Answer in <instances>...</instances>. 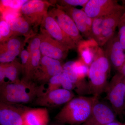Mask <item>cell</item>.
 Masks as SVG:
<instances>
[{"label": "cell", "mask_w": 125, "mask_h": 125, "mask_svg": "<svg viewBox=\"0 0 125 125\" xmlns=\"http://www.w3.org/2000/svg\"><path fill=\"white\" fill-rule=\"evenodd\" d=\"M99 97L79 96L65 104L55 117L60 124L82 125L89 117L94 103Z\"/></svg>", "instance_id": "1"}, {"label": "cell", "mask_w": 125, "mask_h": 125, "mask_svg": "<svg viewBox=\"0 0 125 125\" xmlns=\"http://www.w3.org/2000/svg\"><path fill=\"white\" fill-rule=\"evenodd\" d=\"M38 85L23 78L20 82L0 85V102L23 104L33 102L37 97Z\"/></svg>", "instance_id": "2"}, {"label": "cell", "mask_w": 125, "mask_h": 125, "mask_svg": "<svg viewBox=\"0 0 125 125\" xmlns=\"http://www.w3.org/2000/svg\"><path fill=\"white\" fill-rule=\"evenodd\" d=\"M102 54V51L99 49L89 66L88 75L89 94L98 97L105 92L108 83L107 79L111 68L108 58Z\"/></svg>", "instance_id": "3"}, {"label": "cell", "mask_w": 125, "mask_h": 125, "mask_svg": "<svg viewBox=\"0 0 125 125\" xmlns=\"http://www.w3.org/2000/svg\"><path fill=\"white\" fill-rule=\"evenodd\" d=\"M105 92L117 115L123 113L125 110V76L120 72L116 74L108 83Z\"/></svg>", "instance_id": "4"}, {"label": "cell", "mask_w": 125, "mask_h": 125, "mask_svg": "<svg viewBox=\"0 0 125 125\" xmlns=\"http://www.w3.org/2000/svg\"><path fill=\"white\" fill-rule=\"evenodd\" d=\"M63 65L60 61L42 56L31 80L40 84L46 83L53 76L62 73Z\"/></svg>", "instance_id": "5"}, {"label": "cell", "mask_w": 125, "mask_h": 125, "mask_svg": "<svg viewBox=\"0 0 125 125\" xmlns=\"http://www.w3.org/2000/svg\"><path fill=\"white\" fill-rule=\"evenodd\" d=\"M51 4L41 0H30L23 5L19 10L20 13L31 23L37 27L41 24L43 18L48 13Z\"/></svg>", "instance_id": "6"}, {"label": "cell", "mask_w": 125, "mask_h": 125, "mask_svg": "<svg viewBox=\"0 0 125 125\" xmlns=\"http://www.w3.org/2000/svg\"><path fill=\"white\" fill-rule=\"evenodd\" d=\"M48 14L54 18L63 32L78 46L83 41V37L70 16L57 5L56 7L48 11Z\"/></svg>", "instance_id": "7"}, {"label": "cell", "mask_w": 125, "mask_h": 125, "mask_svg": "<svg viewBox=\"0 0 125 125\" xmlns=\"http://www.w3.org/2000/svg\"><path fill=\"white\" fill-rule=\"evenodd\" d=\"M40 34V50L42 55L61 62L66 58L70 50L68 48L52 38L44 29L41 28Z\"/></svg>", "instance_id": "8"}, {"label": "cell", "mask_w": 125, "mask_h": 125, "mask_svg": "<svg viewBox=\"0 0 125 125\" xmlns=\"http://www.w3.org/2000/svg\"><path fill=\"white\" fill-rule=\"evenodd\" d=\"M29 107L23 104L0 102L1 125H22L24 114Z\"/></svg>", "instance_id": "9"}, {"label": "cell", "mask_w": 125, "mask_h": 125, "mask_svg": "<svg viewBox=\"0 0 125 125\" xmlns=\"http://www.w3.org/2000/svg\"><path fill=\"white\" fill-rule=\"evenodd\" d=\"M116 114L111 106L98 99L89 117L81 125H104L116 120Z\"/></svg>", "instance_id": "10"}, {"label": "cell", "mask_w": 125, "mask_h": 125, "mask_svg": "<svg viewBox=\"0 0 125 125\" xmlns=\"http://www.w3.org/2000/svg\"><path fill=\"white\" fill-rule=\"evenodd\" d=\"M75 96L73 91L60 88L37 97L33 104L36 106L45 107H55L66 104Z\"/></svg>", "instance_id": "11"}, {"label": "cell", "mask_w": 125, "mask_h": 125, "mask_svg": "<svg viewBox=\"0 0 125 125\" xmlns=\"http://www.w3.org/2000/svg\"><path fill=\"white\" fill-rule=\"evenodd\" d=\"M83 10L89 17H103L119 11L115 1L112 0H89L83 7Z\"/></svg>", "instance_id": "12"}, {"label": "cell", "mask_w": 125, "mask_h": 125, "mask_svg": "<svg viewBox=\"0 0 125 125\" xmlns=\"http://www.w3.org/2000/svg\"><path fill=\"white\" fill-rule=\"evenodd\" d=\"M41 25L42 29L46 31L52 38L69 49L77 48L76 44L63 32L54 18L48 13L43 18Z\"/></svg>", "instance_id": "13"}, {"label": "cell", "mask_w": 125, "mask_h": 125, "mask_svg": "<svg viewBox=\"0 0 125 125\" xmlns=\"http://www.w3.org/2000/svg\"><path fill=\"white\" fill-rule=\"evenodd\" d=\"M57 5L70 16L80 32L86 37H91L93 19L88 16L83 10Z\"/></svg>", "instance_id": "14"}, {"label": "cell", "mask_w": 125, "mask_h": 125, "mask_svg": "<svg viewBox=\"0 0 125 125\" xmlns=\"http://www.w3.org/2000/svg\"><path fill=\"white\" fill-rule=\"evenodd\" d=\"M107 57L111 65L118 71L125 64V54L119 40L112 39L107 48Z\"/></svg>", "instance_id": "15"}, {"label": "cell", "mask_w": 125, "mask_h": 125, "mask_svg": "<svg viewBox=\"0 0 125 125\" xmlns=\"http://www.w3.org/2000/svg\"><path fill=\"white\" fill-rule=\"evenodd\" d=\"M49 112L46 108H31L24 114L22 125H47Z\"/></svg>", "instance_id": "16"}, {"label": "cell", "mask_w": 125, "mask_h": 125, "mask_svg": "<svg viewBox=\"0 0 125 125\" xmlns=\"http://www.w3.org/2000/svg\"><path fill=\"white\" fill-rule=\"evenodd\" d=\"M13 36H23L29 39L34 35L31 23L21 14L15 19L7 22Z\"/></svg>", "instance_id": "17"}, {"label": "cell", "mask_w": 125, "mask_h": 125, "mask_svg": "<svg viewBox=\"0 0 125 125\" xmlns=\"http://www.w3.org/2000/svg\"><path fill=\"white\" fill-rule=\"evenodd\" d=\"M74 61L67 62L63 65V73L67 75L75 87V92L79 96L89 94L88 83L85 80L81 79L74 71Z\"/></svg>", "instance_id": "18"}, {"label": "cell", "mask_w": 125, "mask_h": 125, "mask_svg": "<svg viewBox=\"0 0 125 125\" xmlns=\"http://www.w3.org/2000/svg\"><path fill=\"white\" fill-rule=\"evenodd\" d=\"M94 39L87 42L82 41L78 45L79 51L81 56V60L88 66H90L98 50L94 49L93 47L97 44Z\"/></svg>", "instance_id": "19"}, {"label": "cell", "mask_w": 125, "mask_h": 125, "mask_svg": "<svg viewBox=\"0 0 125 125\" xmlns=\"http://www.w3.org/2000/svg\"><path fill=\"white\" fill-rule=\"evenodd\" d=\"M40 49L36 51L30 56L29 59L25 69L24 78L28 81H31L32 76L37 69L42 57Z\"/></svg>", "instance_id": "20"}, {"label": "cell", "mask_w": 125, "mask_h": 125, "mask_svg": "<svg viewBox=\"0 0 125 125\" xmlns=\"http://www.w3.org/2000/svg\"><path fill=\"white\" fill-rule=\"evenodd\" d=\"M28 40V39H23L20 36H12L5 42L0 43V52L17 50L22 51Z\"/></svg>", "instance_id": "21"}, {"label": "cell", "mask_w": 125, "mask_h": 125, "mask_svg": "<svg viewBox=\"0 0 125 125\" xmlns=\"http://www.w3.org/2000/svg\"><path fill=\"white\" fill-rule=\"evenodd\" d=\"M61 74L53 76L47 82L38 85L37 97L45 95L52 91L60 88L62 87Z\"/></svg>", "instance_id": "22"}, {"label": "cell", "mask_w": 125, "mask_h": 125, "mask_svg": "<svg viewBox=\"0 0 125 125\" xmlns=\"http://www.w3.org/2000/svg\"><path fill=\"white\" fill-rule=\"evenodd\" d=\"M21 71L22 72V65L18 61L15 60L10 63H6V76L10 83L20 82L19 75Z\"/></svg>", "instance_id": "23"}, {"label": "cell", "mask_w": 125, "mask_h": 125, "mask_svg": "<svg viewBox=\"0 0 125 125\" xmlns=\"http://www.w3.org/2000/svg\"><path fill=\"white\" fill-rule=\"evenodd\" d=\"M27 1V0H1V12L2 13L7 10L19 11Z\"/></svg>", "instance_id": "24"}, {"label": "cell", "mask_w": 125, "mask_h": 125, "mask_svg": "<svg viewBox=\"0 0 125 125\" xmlns=\"http://www.w3.org/2000/svg\"><path fill=\"white\" fill-rule=\"evenodd\" d=\"M119 11L104 17L103 30H112L115 31L119 19Z\"/></svg>", "instance_id": "25"}, {"label": "cell", "mask_w": 125, "mask_h": 125, "mask_svg": "<svg viewBox=\"0 0 125 125\" xmlns=\"http://www.w3.org/2000/svg\"><path fill=\"white\" fill-rule=\"evenodd\" d=\"M74 71L81 79L85 80V78L88 76L89 67L85 64L81 60L74 61L73 64Z\"/></svg>", "instance_id": "26"}, {"label": "cell", "mask_w": 125, "mask_h": 125, "mask_svg": "<svg viewBox=\"0 0 125 125\" xmlns=\"http://www.w3.org/2000/svg\"><path fill=\"white\" fill-rule=\"evenodd\" d=\"M103 17H99L93 19L91 37L96 41L101 36L103 30Z\"/></svg>", "instance_id": "27"}, {"label": "cell", "mask_w": 125, "mask_h": 125, "mask_svg": "<svg viewBox=\"0 0 125 125\" xmlns=\"http://www.w3.org/2000/svg\"><path fill=\"white\" fill-rule=\"evenodd\" d=\"M29 40L28 46L27 50L29 52L30 56L34 52L39 50L42 41L41 34H34L30 38Z\"/></svg>", "instance_id": "28"}, {"label": "cell", "mask_w": 125, "mask_h": 125, "mask_svg": "<svg viewBox=\"0 0 125 125\" xmlns=\"http://www.w3.org/2000/svg\"><path fill=\"white\" fill-rule=\"evenodd\" d=\"M13 36V33L7 22L1 17L0 21V43L5 42Z\"/></svg>", "instance_id": "29"}, {"label": "cell", "mask_w": 125, "mask_h": 125, "mask_svg": "<svg viewBox=\"0 0 125 125\" xmlns=\"http://www.w3.org/2000/svg\"><path fill=\"white\" fill-rule=\"evenodd\" d=\"M21 50L7 51L0 52V63H9L15 60L16 57L20 55Z\"/></svg>", "instance_id": "30"}, {"label": "cell", "mask_w": 125, "mask_h": 125, "mask_svg": "<svg viewBox=\"0 0 125 125\" xmlns=\"http://www.w3.org/2000/svg\"><path fill=\"white\" fill-rule=\"evenodd\" d=\"M89 0H63L58 1L59 5L62 6H84Z\"/></svg>", "instance_id": "31"}, {"label": "cell", "mask_w": 125, "mask_h": 125, "mask_svg": "<svg viewBox=\"0 0 125 125\" xmlns=\"http://www.w3.org/2000/svg\"><path fill=\"white\" fill-rule=\"evenodd\" d=\"M62 87L64 89L72 91L75 90V87L69 77L66 74L62 72L61 76Z\"/></svg>", "instance_id": "32"}, {"label": "cell", "mask_w": 125, "mask_h": 125, "mask_svg": "<svg viewBox=\"0 0 125 125\" xmlns=\"http://www.w3.org/2000/svg\"><path fill=\"white\" fill-rule=\"evenodd\" d=\"M21 59V65L23 73L24 72L25 69L27 65L30 57V53L27 49H23L20 54Z\"/></svg>", "instance_id": "33"}, {"label": "cell", "mask_w": 125, "mask_h": 125, "mask_svg": "<svg viewBox=\"0 0 125 125\" xmlns=\"http://www.w3.org/2000/svg\"><path fill=\"white\" fill-rule=\"evenodd\" d=\"M6 64L0 63V85L7 83L5 81Z\"/></svg>", "instance_id": "34"}, {"label": "cell", "mask_w": 125, "mask_h": 125, "mask_svg": "<svg viewBox=\"0 0 125 125\" xmlns=\"http://www.w3.org/2000/svg\"><path fill=\"white\" fill-rule=\"evenodd\" d=\"M119 42L123 50H125V25L121 27L120 30Z\"/></svg>", "instance_id": "35"}, {"label": "cell", "mask_w": 125, "mask_h": 125, "mask_svg": "<svg viewBox=\"0 0 125 125\" xmlns=\"http://www.w3.org/2000/svg\"><path fill=\"white\" fill-rule=\"evenodd\" d=\"M124 123H122L116 120L112 122L111 123H108L106 125H123Z\"/></svg>", "instance_id": "36"}, {"label": "cell", "mask_w": 125, "mask_h": 125, "mask_svg": "<svg viewBox=\"0 0 125 125\" xmlns=\"http://www.w3.org/2000/svg\"><path fill=\"white\" fill-rule=\"evenodd\" d=\"M119 72L125 76V64L123 66V67L121 69V70Z\"/></svg>", "instance_id": "37"}, {"label": "cell", "mask_w": 125, "mask_h": 125, "mask_svg": "<svg viewBox=\"0 0 125 125\" xmlns=\"http://www.w3.org/2000/svg\"><path fill=\"white\" fill-rule=\"evenodd\" d=\"M63 125L62 124H54V125Z\"/></svg>", "instance_id": "38"}, {"label": "cell", "mask_w": 125, "mask_h": 125, "mask_svg": "<svg viewBox=\"0 0 125 125\" xmlns=\"http://www.w3.org/2000/svg\"><path fill=\"white\" fill-rule=\"evenodd\" d=\"M123 114H124V115H125V111L123 113Z\"/></svg>", "instance_id": "39"}, {"label": "cell", "mask_w": 125, "mask_h": 125, "mask_svg": "<svg viewBox=\"0 0 125 125\" xmlns=\"http://www.w3.org/2000/svg\"><path fill=\"white\" fill-rule=\"evenodd\" d=\"M125 125V123H124V125Z\"/></svg>", "instance_id": "40"}]
</instances>
